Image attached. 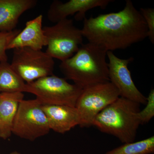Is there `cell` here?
Returning a JSON list of instances; mask_svg holds the SVG:
<instances>
[{"label": "cell", "instance_id": "11", "mask_svg": "<svg viewBox=\"0 0 154 154\" xmlns=\"http://www.w3.org/2000/svg\"><path fill=\"white\" fill-rule=\"evenodd\" d=\"M43 16L39 15L26 22L25 27L10 42L7 50L22 48H29L41 50L47 45L42 28Z\"/></svg>", "mask_w": 154, "mask_h": 154}, {"label": "cell", "instance_id": "18", "mask_svg": "<svg viewBox=\"0 0 154 154\" xmlns=\"http://www.w3.org/2000/svg\"><path fill=\"white\" fill-rule=\"evenodd\" d=\"M21 31L15 29L11 32H0V62L8 61L6 54L7 47L12 39Z\"/></svg>", "mask_w": 154, "mask_h": 154}, {"label": "cell", "instance_id": "6", "mask_svg": "<svg viewBox=\"0 0 154 154\" xmlns=\"http://www.w3.org/2000/svg\"><path fill=\"white\" fill-rule=\"evenodd\" d=\"M43 30L47 40L46 52L61 62L74 55L83 44L82 30L75 26L72 19H63Z\"/></svg>", "mask_w": 154, "mask_h": 154}, {"label": "cell", "instance_id": "9", "mask_svg": "<svg viewBox=\"0 0 154 154\" xmlns=\"http://www.w3.org/2000/svg\"><path fill=\"white\" fill-rule=\"evenodd\" d=\"M107 57L109 60L107 63L109 81L118 90L120 97L140 105H146V97L137 88L128 69V64L133 60V58H119L111 51H107Z\"/></svg>", "mask_w": 154, "mask_h": 154}, {"label": "cell", "instance_id": "5", "mask_svg": "<svg viewBox=\"0 0 154 154\" xmlns=\"http://www.w3.org/2000/svg\"><path fill=\"white\" fill-rule=\"evenodd\" d=\"M119 97L118 90L110 81L83 88L75 107L79 117V126H93L96 116Z\"/></svg>", "mask_w": 154, "mask_h": 154}, {"label": "cell", "instance_id": "17", "mask_svg": "<svg viewBox=\"0 0 154 154\" xmlns=\"http://www.w3.org/2000/svg\"><path fill=\"white\" fill-rule=\"evenodd\" d=\"M154 116V90L152 88L146 97L145 107L139 112L141 125L148 123Z\"/></svg>", "mask_w": 154, "mask_h": 154}, {"label": "cell", "instance_id": "12", "mask_svg": "<svg viewBox=\"0 0 154 154\" xmlns=\"http://www.w3.org/2000/svg\"><path fill=\"white\" fill-rule=\"evenodd\" d=\"M50 130L64 134L79 125V117L75 107L66 105H42Z\"/></svg>", "mask_w": 154, "mask_h": 154}, {"label": "cell", "instance_id": "15", "mask_svg": "<svg viewBox=\"0 0 154 154\" xmlns=\"http://www.w3.org/2000/svg\"><path fill=\"white\" fill-rule=\"evenodd\" d=\"M26 83L8 61L0 62V93L27 92Z\"/></svg>", "mask_w": 154, "mask_h": 154}, {"label": "cell", "instance_id": "19", "mask_svg": "<svg viewBox=\"0 0 154 154\" xmlns=\"http://www.w3.org/2000/svg\"><path fill=\"white\" fill-rule=\"evenodd\" d=\"M148 28V37L154 43V9L151 8H141L140 11Z\"/></svg>", "mask_w": 154, "mask_h": 154}, {"label": "cell", "instance_id": "10", "mask_svg": "<svg viewBox=\"0 0 154 154\" xmlns=\"http://www.w3.org/2000/svg\"><path fill=\"white\" fill-rule=\"evenodd\" d=\"M111 2L110 0H70L63 3L54 1L48 11V18L51 22L56 23L75 14V20L81 21L86 18L87 11L96 8L105 9Z\"/></svg>", "mask_w": 154, "mask_h": 154}, {"label": "cell", "instance_id": "14", "mask_svg": "<svg viewBox=\"0 0 154 154\" xmlns=\"http://www.w3.org/2000/svg\"><path fill=\"white\" fill-rule=\"evenodd\" d=\"M24 97L21 92L0 93V137L3 139L12 134L14 119Z\"/></svg>", "mask_w": 154, "mask_h": 154}, {"label": "cell", "instance_id": "3", "mask_svg": "<svg viewBox=\"0 0 154 154\" xmlns=\"http://www.w3.org/2000/svg\"><path fill=\"white\" fill-rule=\"evenodd\" d=\"M139 104L119 97L96 116L93 126L123 143L134 142L141 125Z\"/></svg>", "mask_w": 154, "mask_h": 154}, {"label": "cell", "instance_id": "2", "mask_svg": "<svg viewBox=\"0 0 154 154\" xmlns=\"http://www.w3.org/2000/svg\"><path fill=\"white\" fill-rule=\"evenodd\" d=\"M107 51L94 43L83 44L74 55L61 62L60 69L66 79L83 88L109 82Z\"/></svg>", "mask_w": 154, "mask_h": 154}, {"label": "cell", "instance_id": "1", "mask_svg": "<svg viewBox=\"0 0 154 154\" xmlns=\"http://www.w3.org/2000/svg\"><path fill=\"white\" fill-rule=\"evenodd\" d=\"M81 30L88 42L107 51L126 49L148 37L145 21L130 0L121 11L86 17Z\"/></svg>", "mask_w": 154, "mask_h": 154}, {"label": "cell", "instance_id": "16", "mask_svg": "<svg viewBox=\"0 0 154 154\" xmlns=\"http://www.w3.org/2000/svg\"><path fill=\"white\" fill-rule=\"evenodd\" d=\"M154 153V136L117 147L105 154H152Z\"/></svg>", "mask_w": 154, "mask_h": 154}, {"label": "cell", "instance_id": "13", "mask_svg": "<svg viewBox=\"0 0 154 154\" xmlns=\"http://www.w3.org/2000/svg\"><path fill=\"white\" fill-rule=\"evenodd\" d=\"M36 4V0H0V32L15 30L22 14Z\"/></svg>", "mask_w": 154, "mask_h": 154}, {"label": "cell", "instance_id": "8", "mask_svg": "<svg viewBox=\"0 0 154 154\" xmlns=\"http://www.w3.org/2000/svg\"><path fill=\"white\" fill-rule=\"evenodd\" d=\"M14 50L11 66L26 84L53 75L54 61L46 52L29 48Z\"/></svg>", "mask_w": 154, "mask_h": 154}, {"label": "cell", "instance_id": "4", "mask_svg": "<svg viewBox=\"0 0 154 154\" xmlns=\"http://www.w3.org/2000/svg\"><path fill=\"white\" fill-rule=\"evenodd\" d=\"M27 93L34 94L42 105L75 107L83 88L70 84L65 79L52 75L26 84Z\"/></svg>", "mask_w": 154, "mask_h": 154}, {"label": "cell", "instance_id": "7", "mask_svg": "<svg viewBox=\"0 0 154 154\" xmlns=\"http://www.w3.org/2000/svg\"><path fill=\"white\" fill-rule=\"evenodd\" d=\"M50 130L39 101L36 99L22 100L14 119L12 133L32 141L47 134Z\"/></svg>", "mask_w": 154, "mask_h": 154}, {"label": "cell", "instance_id": "20", "mask_svg": "<svg viewBox=\"0 0 154 154\" xmlns=\"http://www.w3.org/2000/svg\"><path fill=\"white\" fill-rule=\"evenodd\" d=\"M10 154H20L17 151H15L11 153Z\"/></svg>", "mask_w": 154, "mask_h": 154}]
</instances>
